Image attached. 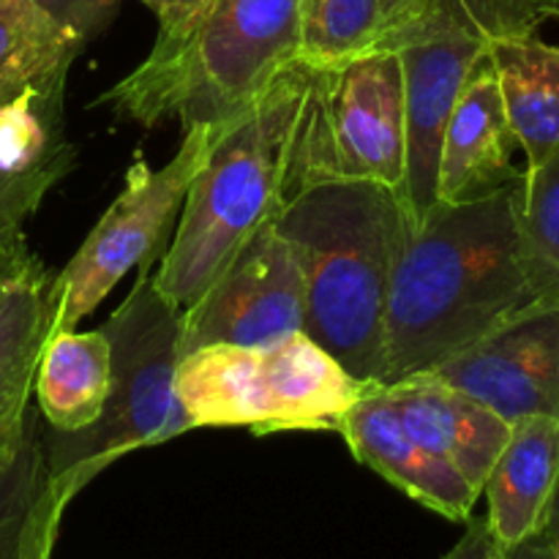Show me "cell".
Instances as JSON below:
<instances>
[{"label": "cell", "mask_w": 559, "mask_h": 559, "mask_svg": "<svg viewBox=\"0 0 559 559\" xmlns=\"http://www.w3.org/2000/svg\"><path fill=\"white\" fill-rule=\"evenodd\" d=\"M424 374L478 399L508 424L527 415L559 420V298Z\"/></svg>", "instance_id": "obj_10"}, {"label": "cell", "mask_w": 559, "mask_h": 559, "mask_svg": "<svg viewBox=\"0 0 559 559\" xmlns=\"http://www.w3.org/2000/svg\"><path fill=\"white\" fill-rule=\"evenodd\" d=\"M336 431L360 464L415 502L451 522L473 519L480 491L409 435L385 382H369L358 402L336 420Z\"/></svg>", "instance_id": "obj_12"}, {"label": "cell", "mask_w": 559, "mask_h": 559, "mask_svg": "<svg viewBox=\"0 0 559 559\" xmlns=\"http://www.w3.org/2000/svg\"><path fill=\"white\" fill-rule=\"evenodd\" d=\"M52 278L31 254L0 289V469L25 437L38 358L55 320Z\"/></svg>", "instance_id": "obj_16"}, {"label": "cell", "mask_w": 559, "mask_h": 559, "mask_svg": "<svg viewBox=\"0 0 559 559\" xmlns=\"http://www.w3.org/2000/svg\"><path fill=\"white\" fill-rule=\"evenodd\" d=\"M508 555H511V559H555L549 551H544L540 546H535V544H522V546H516V549L508 551Z\"/></svg>", "instance_id": "obj_30"}, {"label": "cell", "mask_w": 559, "mask_h": 559, "mask_svg": "<svg viewBox=\"0 0 559 559\" xmlns=\"http://www.w3.org/2000/svg\"><path fill=\"white\" fill-rule=\"evenodd\" d=\"M369 180L402 194L404 80L396 49L333 66L304 63L287 142L284 202L320 183Z\"/></svg>", "instance_id": "obj_7"}, {"label": "cell", "mask_w": 559, "mask_h": 559, "mask_svg": "<svg viewBox=\"0 0 559 559\" xmlns=\"http://www.w3.org/2000/svg\"><path fill=\"white\" fill-rule=\"evenodd\" d=\"M213 145L211 126L183 129L175 156L151 167L142 156L126 167L123 189L52 278L55 331L76 328L134 267L158 262L180 218L191 180Z\"/></svg>", "instance_id": "obj_8"}, {"label": "cell", "mask_w": 559, "mask_h": 559, "mask_svg": "<svg viewBox=\"0 0 559 559\" xmlns=\"http://www.w3.org/2000/svg\"><path fill=\"white\" fill-rule=\"evenodd\" d=\"M484 38L437 36L396 49L404 80V183L409 227L437 205V178L448 120L475 66L486 58Z\"/></svg>", "instance_id": "obj_11"}, {"label": "cell", "mask_w": 559, "mask_h": 559, "mask_svg": "<svg viewBox=\"0 0 559 559\" xmlns=\"http://www.w3.org/2000/svg\"><path fill=\"white\" fill-rule=\"evenodd\" d=\"M63 93L66 85H55L0 104V249L25 240L27 218L74 167L76 147L63 131Z\"/></svg>", "instance_id": "obj_13"}, {"label": "cell", "mask_w": 559, "mask_h": 559, "mask_svg": "<svg viewBox=\"0 0 559 559\" xmlns=\"http://www.w3.org/2000/svg\"><path fill=\"white\" fill-rule=\"evenodd\" d=\"M522 224L533 249L559 267V147L540 167L522 169Z\"/></svg>", "instance_id": "obj_24"}, {"label": "cell", "mask_w": 559, "mask_h": 559, "mask_svg": "<svg viewBox=\"0 0 559 559\" xmlns=\"http://www.w3.org/2000/svg\"><path fill=\"white\" fill-rule=\"evenodd\" d=\"M385 385L409 435L484 495L511 424L478 399L431 374H413Z\"/></svg>", "instance_id": "obj_15"}, {"label": "cell", "mask_w": 559, "mask_h": 559, "mask_svg": "<svg viewBox=\"0 0 559 559\" xmlns=\"http://www.w3.org/2000/svg\"><path fill=\"white\" fill-rule=\"evenodd\" d=\"M180 320L183 309L156 287V262L136 267L126 300L102 325L112 353L102 415L74 435L44 437L49 480L63 506L115 459L194 429L178 396Z\"/></svg>", "instance_id": "obj_5"}, {"label": "cell", "mask_w": 559, "mask_h": 559, "mask_svg": "<svg viewBox=\"0 0 559 559\" xmlns=\"http://www.w3.org/2000/svg\"><path fill=\"white\" fill-rule=\"evenodd\" d=\"M140 3L156 14L158 36H169V33L183 31L197 16L205 14L213 0H140Z\"/></svg>", "instance_id": "obj_27"}, {"label": "cell", "mask_w": 559, "mask_h": 559, "mask_svg": "<svg viewBox=\"0 0 559 559\" xmlns=\"http://www.w3.org/2000/svg\"><path fill=\"white\" fill-rule=\"evenodd\" d=\"M27 257H31V251H27L25 240H20V243L0 249V289H3V284L9 282V278L14 276L16 271H20L22 262H25Z\"/></svg>", "instance_id": "obj_29"}, {"label": "cell", "mask_w": 559, "mask_h": 559, "mask_svg": "<svg viewBox=\"0 0 559 559\" xmlns=\"http://www.w3.org/2000/svg\"><path fill=\"white\" fill-rule=\"evenodd\" d=\"M559 298V267L524 235L522 178L473 202H437L393 273L382 382L424 374Z\"/></svg>", "instance_id": "obj_1"}, {"label": "cell", "mask_w": 559, "mask_h": 559, "mask_svg": "<svg viewBox=\"0 0 559 559\" xmlns=\"http://www.w3.org/2000/svg\"><path fill=\"white\" fill-rule=\"evenodd\" d=\"M63 511L49 480L38 409H31L20 451L0 469V559H52Z\"/></svg>", "instance_id": "obj_21"}, {"label": "cell", "mask_w": 559, "mask_h": 559, "mask_svg": "<svg viewBox=\"0 0 559 559\" xmlns=\"http://www.w3.org/2000/svg\"><path fill=\"white\" fill-rule=\"evenodd\" d=\"M549 20L559 22V0H549Z\"/></svg>", "instance_id": "obj_31"}, {"label": "cell", "mask_w": 559, "mask_h": 559, "mask_svg": "<svg viewBox=\"0 0 559 559\" xmlns=\"http://www.w3.org/2000/svg\"><path fill=\"white\" fill-rule=\"evenodd\" d=\"M559 486V420L527 415L511 424L506 448L484 484L486 524L502 549L538 538Z\"/></svg>", "instance_id": "obj_17"}, {"label": "cell", "mask_w": 559, "mask_h": 559, "mask_svg": "<svg viewBox=\"0 0 559 559\" xmlns=\"http://www.w3.org/2000/svg\"><path fill=\"white\" fill-rule=\"evenodd\" d=\"M298 22L300 0H213L189 27L156 36L102 104L142 129L167 118L224 129L298 60Z\"/></svg>", "instance_id": "obj_3"}, {"label": "cell", "mask_w": 559, "mask_h": 559, "mask_svg": "<svg viewBox=\"0 0 559 559\" xmlns=\"http://www.w3.org/2000/svg\"><path fill=\"white\" fill-rule=\"evenodd\" d=\"M276 227L304 273V333L364 382H382L393 273L409 233L382 183H320L282 205Z\"/></svg>", "instance_id": "obj_2"}, {"label": "cell", "mask_w": 559, "mask_h": 559, "mask_svg": "<svg viewBox=\"0 0 559 559\" xmlns=\"http://www.w3.org/2000/svg\"><path fill=\"white\" fill-rule=\"evenodd\" d=\"M530 544L540 546V549L549 551L551 557L559 559V486L555 491V500H551V506H549V513H546L544 530H540L538 538L530 540Z\"/></svg>", "instance_id": "obj_28"}, {"label": "cell", "mask_w": 559, "mask_h": 559, "mask_svg": "<svg viewBox=\"0 0 559 559\" xmlns=\"http://www.w3.org/2000/svg\"><path fill=\"white\" fill-rule=\"evenodd\" d=\"M549 20V0H380V44L402 49L437 36L491 41L533 36Z\"/></svg>", "instance_id": "obj_20"}, {"label": "cell", "mask_w": 559, "mask_h": 559, "mask_svg": "<svg viewBox=\"0 0 559 559\" xmlns=\"http://www.w3.org/2000/svg\"><path fill=\"white\" fill-rule=\"evenodd\" d=\"M366 385L304 331L254 347L211 344L191 349L178 366V396L194 429L336 431V420Z\"/></svg>", "instance_id": "obj_6"}, {"label": "cell", "mask_w": 559, "mask_h": 559, "mask_svg": "<svg viewBox=\"0 0 559 559\" xmlns=\"http://www.w3.org/2000/svg\"><path fill=\"white\" fill-rule=\"evenodd\" d=\"M82 47L36 0H0V104L27 91L66 85Z\"/></svg>", "instance_id": "obj_22"}, {"label": "cell", "mask_w": 559, "mask_h": 559, "mask_svg": "<svg viewBox=\"0 0 559 559\" xmlns=\"http://www.w3.org/2000/svg\"><path fill=\"white\" fill-rule=\"evenodd\" d=\"M442 559H511V555L491 535L486 519H469L467 533Z\"/></svg>", "instance_id": "obj_26"}, {"label": "cell", "mask_w": 559, "mask_h": 559, "mask_svg": "<svg viewBox=\"0 0 559 559\" xmlns=\"http://www.w3.org/2000/svg\"><path fill=\"white\" fill-rule=\"evenodd\" d=\"M486 55L500 82L519 147L535 169L559 147V47L533 36L491 38Z\"/></svg>", "instance_id": "obj_18"}, {"label": "cell", "mask_w": 559, "mask_h": 559, "mask_svg": "<svg viewBox=\"0 0 559 559\" xmlns=\"http://www.w3.org/2000/svg\"><path fill=\"white\" fill-rule=\"evenodd\" d=\"M380 44V0H300L298 60L333 66Z\"/></svg>", "instance_id": "obj_23"}, {"label": "cell", "mask_w": 559, "mask_h": 559, "mask_svg": "<svg viewBox=\"0 0 559 559\" xmlns=\"http://www.w3.org/2000/svg\"><path fill=\"white\" fill-rule=\"evenodd\" d=\"M36 5L76 41L87 44L107 31L120 0H36Z\"/></svg>", "instance_id": "obj_25"}, {"label": "cell", "mask_w": 559, "mask_h": 559, "mask_svg": "<svg viewBox=\"0 0 559 559\" xmlns=\"http://www.w3.org/2000/svg\"><path fill=\"white\" fill-rule=\"evenodd\" d=\"M519 140L508 120L489 55L475 66L448 120L440 153L437 202H473L522 178L513 164Z\"/></svg>", "instance_id": "obj_14"}, {"label": "cell", "mask_w": 559, "mask_h": 559, "mask_svg": "<svg viewBox=\"0 0 559 559\" xmlns=\"http://www.w3.org/2000/svg\"><path fill=\"white\" fill-rule=\"evenodd\" d=\"M298 331H304V273L273 218L183 309L180 358L211 344L254 347Z\"/></svg>", "instance_id": "obj_9"}, {"label": "cell", "mask_w": 559, "mask_h": 559, "mask_svg": "<svg viewBox=\"0 0 559 559\" xmlns=\"http://www.w3.org/2000/svg\"><path fill=\"white\" fill-rule=\"evenodd\" d=\"M300 93L304 63L295 60L249 112L213 129L211 153L191 180L156 267V287L180 309L194 304L251 235L282 211L287 142Z\"/></svg>", "instance_id": "obj_4"}, {"label": "cell", "mask_w": 559, "mask_h": 559, "mask_svg": "<svg viewBox=\"0 0 559 559\" xmlns=\"http://www.w3.org/2000/svg\"><path fill=\"white\" fill-rule=\"evenodd\" d=\"M109 385L112 353L102 328H49L33 393L38 399V413L52 426V431L74 435L96 424L109 396Z\"/></svg>", "instance_id": "obj_19"}]
</instances>
